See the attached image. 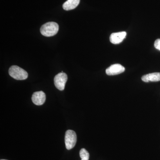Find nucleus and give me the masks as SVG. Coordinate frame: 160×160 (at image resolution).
Here are the masks:
<instances>
[{"instance_id":"nucleus-1","label":"nucleus","mask_w":160,"mask_h":160,"mask_svg":"<svg viewBox=\"0 0 160 160\" xmlns=\"http://www.w3.org/2000/svg\"><path fill=\"white\" fill-rule=\"evenodd\" d=\"M59 30V26L55 22H49L44 24L40 29L41 33L46 37H52L55 35Z\"/></svg>"},{"instance_id":"nucleus-2","label":"nucleus","mask_w":160,"mask_h":160,"mask_svg":"<svg viewBox=\"0 0 160 160\" xmlns=\"http://www.w3.org/2000/svg\"><path fill=\"white\" fill-rule=\"evenodd\" d=\"M9 75L17 80H24L27 78L28 74L26 70L17 66H12L9 68Z\"/></svg>"},{"instance_id":"nucleus-3","label":"nucleus","mask_w":160,"mask_h":160,"mask_svg":"<svg viewBox=\"0 0 160 160\" xmlns=\"http://www.w3.org/2000/svg\"><path fill=\"white\" fill-rule=\"evenodd\" d=\"M77 141L76 133L74 131L68 130L65 134V144L66 149L70 150L74 147Z\"/></svg>"},{"instance_id":"nucleus-4","label":"nucleus","mask_w":160,"mask_h":160,"mask_svg":"<svg viewBox=\"0 0 160 160\" xmlns=\"http://www.w3.org/2000/svg\"><path fill=\"white\" fill-rule=\"evenodd\" d=\"M68 79L66 73L61 72L55 76L54 79V85L59 90L62 91L65 89V85Z\"/></svg>"},{"instance_id":"nucleus-5","label":"nucleus","mask_w":160,"mask_h":160,"mask_svg":"<svg viewBox=\"0 0 160 160\" xmlns=\"http://www.w3.org/2000/svg\"><path fill=\"white\" fill-rule=\"evenodd\" d=\"M125 70L124 66L119 64H113L106 69V73L108 75H115L122 73Z\"/></svg>"},{"instance_id":"nucleus-6","label":"nucleus","mask_w":160,"mask_h":160,"mask_svg":"<svg viewBox=\"0 0 160 160\" xmlns=\"http://www.w3.org/2000/svg\"><path fill=\"white\" fill-rule=\"evenodd\" d=\"M46 99V94L42 91L34 92L32 97V102L37 106L43 105L45 103Z\"/></svg>"},{"instance_id":"nucleus-7","label":"nucleus","mask_w":160,"mask_h":160,"mask_svg":"<svg viewBox=\"0 0 160 160\" xmlns=\"http://www.w3.org/2000/svg\"><path fill=\"white\" fill-rule=\"evenodd\" d=\"M126 35L127 33L125 31L112 33L110 36V42L113 44H119L126 38Z\"/></svg>"},{"instance_id":"nucleus-8","label":"nucleus","mask_w":160,"mask_h":160,"mask_svg":"<svg viewBox=\"0 0 160 160\" xmlns=\"http://www.w3.org/2000/svg\"><path fill=\"white\" fill-rule=\"evenodd\" d=\"M142 80L146 82H158L160 81V72H153L145 75L142 77Z\"/></svg>"},{"instance_id":"nucleus-9","label":"nucleus","mask_w":160,"mask_h":160,"mask_svg":"<svg viewBox=\"0 0 160 160\" xmlns=\"http://www.w3.org/2000/svg\"><path fill=\"white\" fill-rule=\"evenodd\" d=\"M80 2V0H67L63 4V8L67 11L72 10L78 6Z\"/></svg>"},{"instance_id":"nucleus-10","label":"nucleus","mask_w":160,"mask_h":160,"mask_svg":"<svg viewBox=\"0 0 160 160\" xmlns=\"http://www.w3.org/2000/svg\"><path fill=\"white\" fill-rule=\"evenodd\" d=\"M80 156L82 160H89V154L86 149L83 148L80 150Z\"/></svg>"},{"instance_id":"nucleus-11","label":"nucleus","mask_w":160,"mask_h":160,"mask_svg":"<svg viewBox=\"0 0 160 160\" xmlns=\"http://www.w3.org/2000/svg\"><path fill=\"white\" fill-rule=\"evenodd\" d=\"M154 46L156 49L160 51V39H158L155 41Z\"/></svg>"},{"instance_id":"nucleus-12","label":"nucleus","mask_w":160,"mask_h":160,"mask_svg":"<svg viewBox=\"0 0 160 160\" xmlns=\"http://www.w3.org/2000/svg\"><path fill=\"white\" fill-rule=\"evenodd\" d=\"M7 160L2 159V160Z\"/></svg>"}]
</instances>
